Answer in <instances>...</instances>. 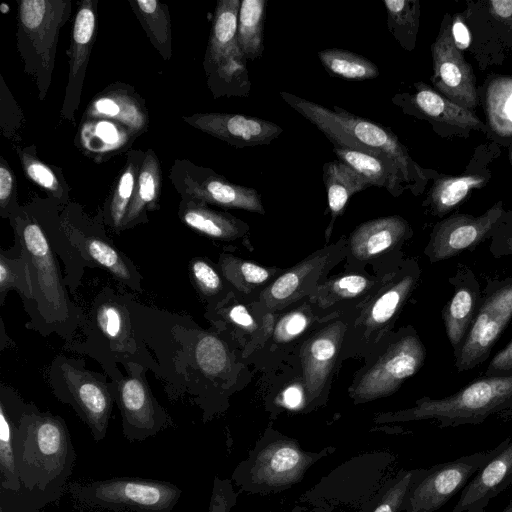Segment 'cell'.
Returning a JSON list of instances; mask_svg holds the SVG:
<instances>
[{
	"mask_svg": "<svg viewBox=\"0 0 512 512\" xmlns=\"http://www.w3.org/2000/svg\"><path fill=\"white\" fill-rule=\"evenodd\" d=\"M20 500L41 510L57 501L73 473L76 452L66 422L28 403L14 440ZM12 493V492H11Z\"/></svg>",
	"mask_w": 512,
	"mask_h": 512,
	"instance_id": "cell-1",
	"label": "cell"
},
{
	"mask_svg": "<svg viewBox=\"0 0 512 512\" xmlns=\"http://www.w3.org/2000/svg\"><path fill=\"white\" fill-rule=\"evenodd\" d=\"M14 220L16 245L29 265L33 284V299L24 304L31 317L27 327L72 342L86 317L69 297L52 237L33 219L17 216Z\"/></svg>",
	"mask_w": 512,
	"mask_h": 512,
	"instance_id": "cell-2",
	"label": "cell"
},
{
	"mask_svg": "<svg viewBox=\"0 0 512 512\" xmlns=\"http://www.w3.org/2000/svg\"><path fill=\"white\" fill-rule=\"evenodd\" d=\"M281 98L320 130L337 147L362 150L393 162L401 170L407 188L418 193L426 179L398 137L387 127L354 115L335 105L333 109L281 91Z\"/></svg>",
	"mask_w": 512,
	"mask_h": 512,
	"instance_id": "cell-3",
	"label": "cell"
},
{
	"mask_svg": "<svg viewBox=\"0 0 512 512\" xmlns=\"http://www.w3.org/2000/svg\"><path fill=\"white\" fill-rule=\"evenodd\" d=\"M83 330L85 341L71 343L67 347L97 359L112 382L123 376L117 367L118 363L125 369L137 364L160 373L145 342L137 333L129 297L114 290L103 289L93 301Z\"/></svg>",
	"mask_w": 512,
	"mask_h": 512,
	"instance_id": "cell-4",
	"label": "cell"
},
{
	"mask_svg": "<svg viewBox=\"0 0 512 512\" xmlns=\"http://www.w3.org/2000/svg\"><path fill=\"white\" fill-rule=\"evenodd\" d=\"M335 451L333 446L307 451L296 439L270 426L237 464L230 479L242 492L279 493L300 483L314 464Z\"/></svg>",
	"mask_w": 512,
	"mask_h": 512,
	"instance_id": "cell-5",
	"label": "cell"
},
{
	"mask_svg": "<svg viewBox=\"0 0 512 512\" xmlns=\"http://www.w3.org/2000/svg\"><path fill=\"white\" fill-rule=\"evenodd\" d=\"M512 408V375L484 376L456 393L432 399L423 397L406 409L380 413L377 424L434 420L440 427L480 424L493 414Z\"/></svg>",
	"mask_w": 512,
	"mask_h": 512,
	"instance_id": "cell-6",
	"label": "cell"
},
{
	"mask_svg": "<svg viewBox=\"0 0 512 512\" xmlns=\"http://www.w3.org/2000/svg\"><path fill=\"white\" fill-rule=\"evenodd\" d=\"M395 460V455L387 451L355 455L303 492L298 503L312 508L344 507L358 512L389 478Z\"/></svg>",
	"mask_w": 512,
	"mask_h": 512,
	"instance_id": "cell-7",
	"label": "cell"
},
{
	"mask_svg": "<svg viewBox=\"0 0 512 512\" xmlns=\"http://www.w3.org/2000/svg\"><path fill=\"white\" fill-rule=\"evenodd\" d=\"M71 14L69 0H22L19 2L17 49L25 72L37 83L43 100L55 66L58 36Z\"/></svg>",
	"mask_w": 512,
	"mask_h": 512,
	"instance_id": "cell-8",
	"label": "cell"
},
{
	"mask_svg": "<svg viewBox=\"0 0 512 512\" xmlns=\"http://www.w3.org/2000/svg\"><path fill=\"white\" fill-rule=\"evenodd\" d=\"M49 381L55 397L73 408L94 441L104 440L115 403L112 383L86 369L82 360L62 355L53 360Z\"/></svg>",
	"mask_w": 512,
	"mask_h": 512,
	"instance_id": "cell-9",
	"label": "cell"
},
{
	"mask_svg": "<svg viewBox=\"0 0 512 512\" xmlns=\"http://www.w3.org/2000/svg\"><path fill=\"white\" fill-rule=\"evenodd\" d=\"M240 4V0H220L216 4L203 62L207 84L215 98L250 94L247 59L237 40Z\"/></svg>",
	"mask_w": 512,
	"mask_h": 512,
	"instance_id": "cell-10",
	"label": "cell"
},
{
	"mask_svg": "<svg viewBox=\"0 0 512 512\" xmlns=\"http://www.w3.org/2000/svg\"><path fill=\"white\" fill-rule=\"evenodd\" d=\"M69 493L89 507L116 512H171L182 490L171 482L140 477H112L73 482Z\"/></svg>",
	"mask_w": 512,
	"mask_h": 512,
	"instance_id": "cell-11",
	"label": "cell"
},
{
	"mask_svg": "<svg viewBox=\"0 0 512 512\" xmlns=\"http://www.w3.org/2000/svg\"><path fill=\"white\" fill-rule=\"evenodd\" d=\"M499 448L500 443L492 449L419 469L406 495L403 512H436L462 491Z\"/></svg>",
	"mask_w": 512,
	"mask_h": 512,
	"instance_id": "cell-12",
	"label": "cell"
},
{
	"mask_svg": "<svg viewBox=\"0 0 512 512\" xmlns=\"http://www.w3.org/2000/svg\"><path fill=\"white\" fill-rule=\"evenodd\" d=\"M146 368L132 364L119 380L112 382L115 404L122 420V433L130 441H144L173 424L169 413L152 394Z\"/></svg>",
	"mask_w": 512,
	"mask_h": 512,
	"instance_id": "cell-13",
	"label": "cell"
},
{
	"mask_svg": "<svg viewBox=\"0 0 512 512\" xmlns=\"http://www.w3.org/2000/svg\"><path fill=\"white\" fill-rule=\"evenodd\" d=\"M426 348L415 331L394 341L353 387L355 403H363L394 393L424 364Z\"/></svg>",
	"mask_w": 512,
	"mask_h": 512,
	"instance_id": "cell-14",
	"label": "cell"
},
{
	"mask_svg": "<svg viewBox=\"0 0 512 512\" xmlns=\"http://www.w3.org/2000/svg\"><path fill=\"white\" fill-rule=\"evenodd\" d=\"M465 341L455 356V368L463 372L482 364L512 319V279L491 284Z\"/></svg>",
	"mask_w": 512,
	"mask_h": 512,
	"instance_id": "cell-15",
	"label": "cell"
},
{
	"mask_svg": "<svg viewBox=\"0 0 512 512\" xmlns=\"http://www.w3.org/2000/svg\"><path fill=\"white\" fill-rule=\"evenodd\" d=\"M504 209L498 203L481 216L454 214L438 222L425 254L430 262L448 260L494 236L503 224Z\"/></svg>",
	"mask_w": 512,
	"mask_h": 512,
	"instance_id": "cell-16",
	"label": "cell"
},
{
	"mask_svg": "<svg viewBox=\"0 0 512 512\" xmlns=\"http://www.w3.org/2000/svg\"><path fill=\"white\" fill-rule=\"evenodd\" d=\"M347 246L342 238L336 244L314 252L277 277L262 291L260 300L266 308L279 310L311 295L318 287L320 278L343 257Z\"/></svg>",
	"mask_w": 512,
	"mask_h": 512,
	"instance_id": "cell-17",
	"label": "cell"
},
{
	"mask_svg": "<svg viewBox=\"0 0 512 512\" xmlns=\"http://www.w3.org/2000/svg\"><path fill=\"white\" fill-rule=\"evenodd\" d=\"M181 170L175 184L182 199L265 214L261 194L256 189L232 183L209 168L190 163Z\"/></svg>",
	"mask_w": 512,
	"mask_h": 512,
	"instance_id": "cell-18",
	"label": "cell"
},
{
	"mask_svg": "<svg viewBox=\"0 0 512 512\" xmlns=\"http://www.w3.org/2000/svg\"><path fill=\"white\" fill-rule=\"evenodd\" d=\"M432 82L444 97L466 108L477 105L475 76L454 43L449 25L443 27L431 46Z\"/></svg>",
	"mask_w": 512,
	"mask_h": 512,
	"instance_id": "cell-19",
	"label": "cell"
},
{
	"mask_svg": "<svg viewBox=\"0 0 512 512\" xmlns=\"http://www.w3.org/2000/svg\"><path fill=\"white\" fill-rule=\"evenodd\" d=\"M183 121L237 148L268 145L283 132L274 122L233 113H196Z\"/></svg>",
	"mask_w": 512,
	"mask_h": 512,
	"instance_id": "cell-20",
	"label": "cell"
},
{
	"mask_svg": "<svg viewBox=\"0 0 512 512\" xmlns=\"http://www.w3.org/2000/svg\"><path fill=\"white\" fill-rule=\"evenodd\" d=\"M345 330L343 322H333L312 335L302 347L303 387L309 410L315 408L323 397Z\"/></svg>",
	"mask_w": 512,
	"mask_h": 512,
	"instance_id": "cell-21",
	"label": "cell"
},
{
	"mask_svg": "<svg viewBox=\"0 0 512 512\" xmlns=\"http://www.w3.org/2000/svg\"><path fill=\"white\" fill-rule=\"evenodd\" d=\"M97 0H83L76 12L69 51V76L61 116L74 120L97 29Z\"/></svg>",
	"mask_w": 512,
	"mask_h": 512,
	"instance_id": "cell-22",
	"label": "cell"
},
{
	"mask_svg": "<svg viewBox=\"0 0 512 512\" xmlns=\"http://www.w3.org/2000/svg\"><path fill=\"white\" fill-rule=\"evenodd\" d=\"M512 484V436L474 474L451 512H484L490 501Z\"/></svg>",
	"mask_w": 512,
	"mask_h": 512,
	"instance_id": "cell-23",
	"label": "cell"
},
{
	"mask_svg": "<svg viewBox=\"0 0 512 512\" xmlns=\"http://www.w3.org/2000/svg\"><path fill=\"white\" fill-rule=\"evenodd\" d=\"M449 282L454 287V293L442 310V318L455 357L475 319L482 296L480 283L466 266L459 267Z\"/></svg>",
	"mask_w": 512,
	"mask_h": 512,
	"instance_id": "cell-24",
	"label": "cell"
},
{
	"mask_svg": "<svg viewBox=\"0 0 512 512\" xmlns=\"http://www.w3.org/2000/svg\"><path fill=\"white\" fill-rule=\"evenodd\" d=\"M105 118L119 122L138 136L149 124L144 100L122 84L110 86L98 93L87 106L83 119Z\"/></svg>",
	"mask_w": 512,
	"mask_h": 512,
	"instance_id": "cell-25",
	"label": "cell"
},
{
	"mask_svg": "<svg viewBox=\"0 0 512 512\" xmlns=\"http://www.w3.org/2000/svg\"><path fill=\"white\" fill-rule=\"evenodd\" d=\"M419 276L420 269L412 261L367 305L359 324L367 338L391 323L416 287Z\"/></svg>",
	"mask_w": 512,
	"mask_h": 512,
	"instance_id": "cell-26",
	"label": "cell"
},
{
	"mask_svg": "<svg viewBox=\"0 0 512 512\" xmlns=\"http://www.w3.org/2000/svg\"><path fill=\"white\" fill-rule=\"evenodd\" d=\"M416 92L412 95L397 94L392 101L403 108L413 110L428 119L447 123L460 128L483 130L484 124L469 109H466L437 93L423 82L415 83Z\"/></svg>",
	"mask_w": 512,
	"mask_h": 512,
	"instance_id": "cell-27",
	"label": "cell"
},
{
	"mask_svg": "<svg viewBox=\"0 0 512 512\" xmlns=\"http://www.w3.org/2000/svg\"><path fill=\"white\" fill-rule=\"evenodd\" d=\"M26 403L11 387L0 388V489L12 493L21 490L14 455V440Z\"/></svg>",
	"mask_w": 512,
	"mask_h": 512,
	"instance_id": "cell-28",
	"label": "cell"
},
{
	"mask_svg": "<svg viewBox=\"0 0 512 512\" xmlns=\"http://www.w3.org/2000/svg\"><path fill=\"white\" fill-rule=\"evenodd\" d=\"M411 235L409 223L399 215L376 218L360 224L348 239V248L358 260L371 259Z\"/></svg>",
	"mask_w": 512,
	"mask_h": 512,
	"instance_id": "cell-29",
	"label": "cell"
},
{
	"mask_svg": "<svg viewBox=\"0 0 512 512\" xmlns=\"http://www.w3.org/2000/svg\"><path fill=\"white\" fill-rule=\"evenodd\" d=\"M70 240L89 267L103 268L132 291H143V278L137 267L106 238L82 235Z\"/></svg>",
	"mask_w": 512,
	"mask_h": 512,
	"instance_id": "cell-30",
	"label": "cell"
},
{
	"mask_svg": "<svg viewBox=\"0 0 512 512\" xmlns=\"http://www.w3.org/2000/svg\"><path fill=\"white\" fill-rule=\"evenodd\" d=\"M137 136L127 126L110 119H82L78 132V146L94 161H105L128 147Z\"/></svg>",
	"mask_w": 512,
	"mask_h": 512,
	"instance_id": "cell-31",
	"label": "cell"
},
{
	"mask_svg": "<svg viewBox=\"0 0 512 512\" xmlns=\"http://www.w3.org/2000/svg\"><path fill=\"white\" fill-rule=\"evenodd\" d=\"M178 216L190 229L210 238L231 241L244 236L249 226L231 214L214 210L208 204L182 199Z\"/></svg>",
	"mask_w": 512,
	"mask_h": 512,
	"instance_id": "cell-32",
	"label": "cell"
},
{
	"mask_svg": "<svg viewBox=\"0 0 512 512\" xmlns=\"http://www.w3.org/2000/svg\"><path fill=\"white\" fill-rule=\"evenodd\" d=\"M337 160L349 166L365 179L370 186L382 187L394 196H400L407 188L404 176L393 162L371 153L346 147L333 146Z\"/></svg>",
	"mask_w": 512,
	"mask_h": 512,
	"instance_id": "cell-33",
	"label": "cell"
},
{
	"mask_svg": "<svg viewBox=\"0 0 512 512\" xmlns=\"http://www.w3.org/2000/svg\"><path fill=\"white\" fill-rule=\"evenodd\" d=\"M162 170L158 157L151 149L143 155L135 190L128 206L122 230L147 222V213L159 209Z\"/></svg>",
	"mask_w": 512,
	"mask_h": 512,
	"instance_id": "cell-34",
	"label": "cell"
},
{
	"mask_svg": "<svg viewBox=\"0 0 512 512\" xmlns=\"http://www.w3.org/2000/svg\"><path fill=\"white\" fill-rule=\"evenodd\" d=\"M188 323H177L179 334L189 348L186 356H179L176 361L190 356L191 366L207 377H218L228 368L229 355L223 342L211 333L195 331L189 339Z\"/></svg>",
	"mask_w": 512,
	"mask_h": 512,
	"instance_id": "cell-35",
	"label": "cell"
},
{
	"mask_svg": "<svg viewBox=\"0 0 512 512\" xmlns=\"http://www.w3.org/2000/svg\"><path fill=\"white\" fill-rule=\"evenodd\" d=\"M322 169L328 210L331 216L326 230V240L328 241L334 222L343 214L350 197L370 187V184L339 160L325 163Z\"/></svg>",
	"mask_w": 512,
	"mask_h": 512,
	"instance_id": "cell-36",
	"label": "cell"
},
{
	"mask_svg": "<svg viewBox=\"0 0 512 512\" xmlns=\"http://www.w3.org/2000/svg\"><path fill=\"white\" fill-rule=\"evenodd\" d=\"M266 0H242L238 14L237 40L247 60H255L264 51Z\"/></svg>",
	"mask_w": 512,
	"mask_h": 512,
	"instance_id": "cell-37",
	"label": "cell"
},
{
	"mask_svg": "<svg viewBox=\"0 0 512 512\" xmlns=\"http://www.w3.org/2000/svg\"><path fill=\"white\" fill-rule=\"evenodd\" d=\"M486 178L482 175L442 176L434 181L428 195L432 212L444 216L457 207L475 188L485 185Z\"/></svg>",
	"mask_w": 512,
	"mask_h": 512,
	"instance_id": "cell-38",
	"label": "cell"
},
{
	"mask_svg": "<svg viewBox=\"0 0 512 512\" xmlns=\"http://www.w3.org/2000/svg\"><path fill=\"white\" fill-rule=\"evenodd\" d=\"M150 41L167 60L171 56V29L168 7L156 0H130Z\"/></svg>",
	"mask_w": 512,
	"mask_h": 512,
	"instance_id": "cell-39",
	"label": "cell"
},
{
	"mask_svg": "<svg viewBox=\"0 0 512 512\" xmlns=\"http://www.w3.org/2000/svg\"><path fill=\"white\" fill-rule=\"evenodd\" d=\"M317 56L329 75L345 80H371L380 73L378 67L369 59L345 49H323Z\"/></svg>",
	"mask_w": 512,
	"mask_h": 512,
	"instance_id": "cell-40",
	"label": "cell"
},
{
	"mask_svg": "<svg viewBox=\"0 0 512 512\" xmlns=\"http://www.w3.org/2000/svg\"><path fill=\"white\" fill-rule=\"evenodd\" d=\"M371 278L356 273L334 277L318 285L310 300L319 307L326 309L341 301L356 299L374 285Z\"/></svg>",
	"mask_w": 512,
	"mask_h": 512,
	"instance_id": "cell-41",
	"label": "cell"
},
{
	"mask_svg": "<svg viewBox=\"0 0 512 512\" xmlns=\"http://www.w3.org/2000/svg\"><path fill=\"white\" fill-rule=\"evenodd\" d=\"M387 25L396 41L405 50L415 47L419 28L420 6L417 0H385Z\"/></svg>",
	"mask_w": 512,
	"mask_h": 512,
	"instance_id": "cell-42",
	"label": "cell"
},
{
	"mask_svg": "<svg viewBox=\"0 0 512 512\" xmlns=\"http://www.w3.org/2000/svg\"><path fill=\"white\" fill-rule=\"evenodd\" d=\"M218 265L223 278L241 293L254 291L269 281L278 271L229 254H222Z\"/></svg>",
	"mask_w": 512,
	"mask_h": 512,
	"instance_id": "cell-43",
	"label": "cell"
},
{
	"mask_svg": "<svg viewBox=\"0 0 512 512\" xmlns=\"http://www.w3.org/2000/svg\"><path fill=\"white\" fill-rule=\"evenodd\" d=\"M486 108L491 129L500 136H512V77H496L489 83Z\"/></svg>",
	"mask_w": 512,
	"mask_h": 512,
	"instance_id": "cell-44",
	"label": "cell"
},
{
	"mask_svg": "<svg viewBox=\"0 0 512 512\" xmlns=\"http://www.w3.org/2000/svg\"><path fill=\"white\" fill-rule=\"evenodd\" d=\"M139 151H132L114 188L107 212V223L115 231H122V224L132 200L142 159Z\"/></svg>",
	"mask_w": 512,
	"mask_h": 512,
	"instance_id": "cell-45",
	"label": "cell"
},
{
	"mask_svg": "<svg viewBox=\"0 0 512 512\" xmlns=\"http://www.w3.org/2000/svg\"><path fill=\"white\" fill-rule=\"evenodd\" d=\"M418 472L419 469H401L389 477L358 512H403L406 495Z\"/></svg>",
	"mask_w": 512,
	"mask_h": 512,
	"instance_id": "cell-46",
	"label": "cell"
},
{
	"mask_svg": "<svg viewBox=\"0 0 512 512\" xmlns=\"http://www.w3.org/2000/svg\"><path fill=\"white\" fill-rule=\"evenodd\" d=\"M16 290L24 304L33 299V284L29 265L23 256L0 252V304L10 290Z\"/></svg>",
	"mask_w": 512,
	"mask_h": 512,
	"instance_id": "cell-47",
	"label": "cell"
},
{
	"mask_svg": "<svg viewBox=\"0 0 512 512\" xmlns=\"http://www.w3.org/2000/svg\"><path fill=\"white\" fill-rule=\"evenodd\" d=\"M17 154L26 176L53 197L63 201L65 191L56 173L26 149L17 148Z\"/></svg>",
	"mask_w": 512,
	"mask_h": 512,
	"instance_id": "cell-48",
	"label": "cell"
},
{
	"mask_svg": "<svg viewBox=\"0 0 512 512\" xmlns=\"http://www.w3.org/2000/svg\"><path fill=\"white\" fill-rule=\"evenodd\" d=\"M190 279L196 290L207 300H219L224 291L222 274L206 259L193 258L189 263Z\"/></svg>",
	"mask_w": 512,
	"mask_h": 512,
	"instance_id": "cell-49",
	"label": "cell"
},
{
	"mask_svg": "<svg viewBox=\"0 0 512 512\" xmlns=\"http://www.w3.org/2000/svg\"><path fill=\"white\" fill-rule=\"evenodd\" d=\"M310 324V315L306 310L296 309L285 314L276 324L274 339L288 342L301 335Z\"/></svg>",
	"mask_w": 512,
	"mask_h": 512,
	"instance_id": "cell-50",
	"label": "cell"
},
{
	"mask_svg": "<svg viewBox=\"0 0 512 512\" xmlns=\"http://www.w3.org/2000/svg\"><path fill=\"white\" fill-rule=\"evenodd\" d=\"M236 504L237 493L232 480L215 475L208 512H238L232 510Z\"/></svg>",
	"mask_w": 512,
	"mask_h": 512,
	"instance_id": "cell-51",
	"label": "cell"
},
{
	"mask_svg": "<svg viewBox=\"0 0 512 512\" xmlns=\"http://www.w3.org/2000/svg\"><path fill=\"white\" fill-rule=\"evenodd\" d=\"M16 200V181L13 172L4 160L0 157V210L3 218L12 214V202Z\"/></svg>",
	"mask_w": 512,
	"mask_h": 512,
	"instance_id": "cell-52",
	"label": "cell"
},
{
	"mask_svg": "<svg viewBox=\"0 0 512 512\" xmlns=\"http://www.w3.org/2000/svg\"><path fill=\"white\" fill-rule=\"evenodd\" d=\"M212 308H216V315L224 317L228 323L242 330L253 331L257 328L254 318L242 304L236 303L229 307H223L221 304L215 303V306Z\"/></svg>",
	"mask_w": 512,
	"mask_h": 512,
	"instance_id": "cell-53",
	"label": "cell"
},
{
	"mask_svg": "<svg viewBox=\"0 0 512 512\" xmlns=\"http://www.w3.org/2000/svg\"><path fill=\"white\" fill-rule=\"evenodd\" d=\"M276 406L290 411L309 410L304 387L294 384L284 389Z\"/></svg>",
	"mask_w": 512,
	"mask_h": 512,
	"instance_id": "cell-54",
	"label": "cell"
},
{
	"mask_svg": "<svg viewBox=\"0 0 512 512\" xmlns=\"http://www.w3.org/2000/svg\"><path fill=\"white\" fill-rule=\"evenodd\" d=\"M512 375V340L489 362L485 376Z\"/></svg>",
	"mask_w": 512,
	"mask_h": 512,
	"instance_id": "cell-55",
	"label": "cell"
},
{
	"mask_svg": "<svg viewBox=\"0 0 512 512\" xmlns=\"http://www.w3.org/2000/svg\"><path fill=\"white\" fill-rule=\"evenodd\" d=\"M451 33L454 43L460 51L469 47L471 40L469 31L465 23L458 16L453 21Z\"/></svg>",
	"mask_w": 512,
	"mask_h": 512,
	"instance_id": "cell-56",
	"label": "cell"
},
{
	"mask_svg": "<svg viewBox=\"0 0 512 512\" xmlns=\"http://www.w3.org/2000/svg\"><path fill=\"white\" fill-rule=\"evenodd\" d=\"M490 251L495 257L512 255V234L505 236L494 234Z\"/></svg>",
	"mask_w": 512,
	"mask_h": 512,
	"instance_id": "cell-57",
	"label": "cell"
},
{
	"mask_svg": "<svg viewBox=\"0 0 512 512\" xmlns=\"http://www.w3.org/2000/svg\"><path fill=\"white\" fill-rule=\"evenodd\" d=\"M491 14L501 21H512V0H494L489 2Z\"/></svg>",
	"mask_w": 512,
	"mask_h": 512,
	"instance_id": "cell-58",
	"label": "cell"
},
{
	"mask_svg": "<svg viewBox=\"0 0 512 512\" xmlns=\"http://www.w3.org/2000/svg\"><path fill=\"white\" fill-rule=\"evenodd\" d=\"M40 510L18 499L4 497L0 500V512H39Z\"/></svg>",
	"mask_w": 512,
	"mask_h": 512,
	"instance_id": "cell-59",
	"label": "cell"
},
{
	"mask_svg": "<svg viewBox=\"0 0 512 512\" xmlns=\"http://www.w3.org/2000/svg\"><path fill=\"white\" fill-rule=\"evenodd\" d=\"M333 508L329 506H318L313 508L312 512H333Z\"/></svg>",
	"mask_w": 512,
	"mask_h": 512,
	"instance_id": "cell-60",
	"label": "cell"
},
{
	"mask_svg": "<svg viewBox=\"0 0 512 512\" xmlns=\"http://www.w3.org/2000/svg\"><path fill=\"white\" fill-rule=\"evenodd\" d=\"M500 512H512V497Z\"/></svg>",
	"mask_w": 512,
	"mask_h": 512,
	"instance_id": "cell-61",
	"label": "cell"
},
{
	"mask_svg": "<svg viewBox=\"0 0 512 512\" xmlns=\"http://www.w3.org/2000/svg\"><path fill=\"white\" fill-rule=\"evenodd\" d=\"M509 157H510V162L512 164V145H511V147L509 149Z\"/></svg>",
	"mask_w": 512,
	"mask_h": 512,
	"instance_id": "cell-62",
	"label": "cell"
}]
</instances>
